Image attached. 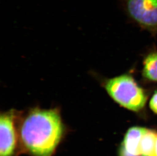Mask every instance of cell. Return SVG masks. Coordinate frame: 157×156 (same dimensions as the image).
<instances>
[{
    "label": "cell",
    "mask_w": 157,
    "mask_h": 156,
    "mask_svg": "<svg viewBox=\"0 0 157 156\" xmlns=\"http://www.w3.org/2000/svg\"><path fill=\"white\" fill-rule=\"evenodd\" d=\"M65 131L58 110H32L18 128L21 151L32 156H52Z\"/></svg>",
    "instance_id": "obj_1"
},
{
    "label": "cell",
    "mask_w": 157,
    "mask_h": 156,
    "mask_svg": "<svg viewBox=\"0 0 157 156\" xmlns=\"http://www.w3.org/2000/svg\"><path fill=\"white\" fill-rule=\"evenodd\" d=\"M157 132L147 129L142 136L140 143V150L141 156H153L157 140Z\"/></svg>",
    "instance_id": "obj_6"
},
{
    "label": "cell",
    "mask_w": 157,
    "mask_h": 156,
    "mask_svg": "<svg viewBox=\"0 0 157 156\" xmlns=\"http://www.w3.org/2000/svg\"><path fill=\"white\" fill-rule=\"evenodd\" d=\"M127 10L131 18L143 28L157 30V0H127Z\"/></svg>",
    "instance_id": "obj_4"
},
{
    "label": "cell",
    "mask_w": 157,
    "mask_h": 156,
    "mask_svg": "<svg viewBox=\"0 0 157 156\" xmlns=\"http://www.w3.org/2000/svg\"><path fill=\"white\" fill-rule=\"evenodd\" d=\"M119 156H136L131 155L127 152L122 147H121L119 150Z\"/></svg>",
    "instance_id": "obj_9"
},
{
    "label": "cell",
    "mask_w": 157,
    "mask_h": 156,
    "mask_svg": "<svg viewBox=\"0 0 157 156\" xmlns=\"http://www.w3.org/2000/svg\"><path fill=\"white\" fill-rule=\"evenodd\" d=\"M105 89L110 96L119 105L137 112L145 106V92L130 76L124 75L107 81Z\"/></svg>",
    "instance_id": "obj_2"
},
{
    "label": "cell",
    "mask_w": 157,
    "mask_h": 156,
    "mask_svg": "<svg viewBox=\"0 0 157 156\" xmlns=\"http://www.w3.org/2000/svg\"><path fill=\"white\" fill-rule=\"evenodd\" d=\"M147 129L140 127L130 128L126 133L121 147L131 155L140 156V147L141 140Z\"/></svg>",
    "instance_id": "obj_5"
},
{
    "label": "cell",
    "mask_w": 157,
    "mask_h": 156,
    "mask_svg": "<svg viewBox=\"0 0 157 156\" xmlns=\"http://www.w3.org/2000/svg\"><path fill=\"white\" fill-rule=\"evenodd\" d=\"M15 118L11 111L1 115L0 156H17L21 152Z\"/></svg>",
    "instance_id": "obj_3"
},
{
    "label": "cell",
    "mask_w": 157,
    "mask_h": 156,
    "mask_svg": "<svg viewBox=\"0 0 157 156\" xmlns=\"http://www.w3.org/2000/svg\"><path fill=\"white\" fill-rule=\"evenodd\" d=\"M153 156H157V140H156V146H155L154 152L153 154Z\"/></svg>",
    "instance_id": "obj_10"
},
{
    "label": "cell",
    "mask_w": 157,
    "mask_h": 156,
    "mask_svg": "<svg viewBox=\"0 0 157 156\" xmlns=\"http://www.w3.org/2000/svg\"><path fill=\"white\" fill-rule=\"evenodd\" d=\"M150 106L153 112L157 113V92L151 97L150 100Z\"/></svg>",
    "instance_id": "obj_8"
},
{
    "label": "cell",
    "mask_w": 157,
    "mask_h": 156,
    "mask_svg": "<svg viewBox=\"0 0 157 156\" xmlns=\"http://www.w3.org/2000/svg\"><path fill=\"white\" fill-rule=\"evenodd\" d=\"M143 75L147 79L157 82V52L148 55L144 61Z\"/></svg>",
    "instance_id": "obj_7"
}]
</instances>
